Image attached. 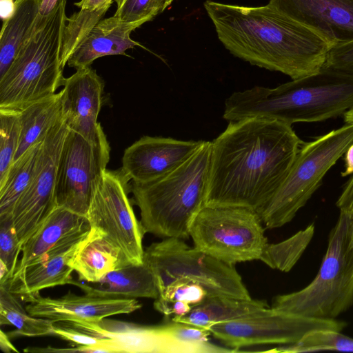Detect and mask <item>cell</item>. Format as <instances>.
<instances>
[{"label":"cell","instance_id":"obj_33","mask_svg":"<svg viewBox=\"0 0 353 353\" xmlns=\"http://www.w3.org/2000/svg\"><path fill=\"white\" fill-rule=\"evenodd\" d=\"M174 0H115L113 16L127 23H143L167 8Z\"/></svg>","mask_w":353,"mask_h":353},{"label":"cell","instance_id":"obj_26","mask_svg":"<svg viewBox=\"0 0 353 353\" xmlns=\"http://www.w3.org/2000/svg\"><path fill=\"white\" fill-rule=\"evenodd\" d=\"M42 142L34 145L15 160L0 183V220L11 219L17 201L30 185L37 166Z\"/></svg>","mask_w":353,"mask_h":353},{"label":"cell","instance_id":"obj_6","mask_svg":"<svg viewBox=\"0 0 353 353\" xmlns=\"http://www.w3.org/2000/svg\"><path fill=\"white\" fill-rule=\"evenodd\" d=\"M353 305V219L340 210L316 276L303 289L278 295L271 307L315 319H336Z\"/></svg>","mask_w":353,"mask_h":353},{"label":"cell","instance_id":"obj_37","mask_svg":"<svg viewBox=\"0 0 353 353\" xmlns=\"http://www.w3.org/2000/svg\"><path fill=\"white\" fill-rule=\"evenodd\" d=\"M336 204L340 210L353 214V176L346 183Z\"/></svg>","mask_w":353,"mask_h":353},{"label":"cell","instance_id":"obj_8","mask_svg":"<svg viewBox=\"0 0 353 353\" xmlns=\"http://www.w3.org/2000/svg\"><path fill=\"white\" fill-rule=\"evenodd\" d=\"M143 262L152 271L159 292L185 278L198 283L208 296L252 299L234 265L188 245L183 239L165 238L144 250Z\"/></svg>","mask_w":353,"mask_h":353},{"label":"cell","instance_id":"obj_42","mask_svg":"<svg viewBox=\"0 0 353 353\" xmlns=\"http://www.w3.org/2000/svg\"><path fill=\"white\" fill-rule=\"evenodd\" d=\"M58 1L59 0H43L40 9V13L42 15L48 14L54 8Z\"/></svg>","mask_w":353,"mask_h":353},{"label":"cell","instance_id":"obj_36","mask_svg":"<svg viewBox=\"0 0 353 353\" xmlns=\"http://www.w3.org/2000/svg\"><path fill=\"white\" fill-rule=\"evenodd\" d=\"M323 68L353 77V41L333 46Z\"/></svg>","mask_w":353,"mask_h":353},{"label":"cell","instance_id":"obj_31","mask_svg":"<svg viewBox=\"0 0 353 353\" xmlns=\"http://www.w3.org/2000/svg\"><path fill=\"white\" fill-rule=\"evenodd\" d=\"M108 8L98 11L80 10L67 17L61 47V65L64 68L70 56L81 45L94 26L101 20Z\"/></svg>","mask_w":353,"mask_h":353},{"label":"cell","instance_id":"obj_4","mask_svg":"<svg viewBox=\"0 0 353 353\" xmlns=\"http://www.w3.org/2000/svg\"><path fill=\"white\" fill-rule=\"evenodd\" d=\"M211 141L201 146L177 168L155 180L131 182L145 233L188 239L190 225L205 206Z\"/></svg>","mask_w":353,"mask_h":353},{"label":"cell","instance_id":"obj_17","mask_svg":"<svg viewBox=\"0 0 353 353\" xmlns=\"http://www.w3.org/2000/svg\"><path fill=\"white\" fill-rule=\"evenodd\" d=\"M268 4L314 30L332 47L353 41V0H270Z\"/></svg>","mask_w":353,"mask_h":353},{"label":"cell","instance_id":"obj_16","mask_svg":"<svg viewBox=\"0 0 353 353\" xmlns=\"http://www.w3.org/2000/svg\"><path fill=\"white\" fill-rule=\"evenodd\" d=\"M26 307L32 316L54 322H98L110 316L129 314L141 307L136 299L95 296L71 292L62 297H43L39 293L26 298Z\"/></svg>","mask_w":353,"mask_h":353},{"label":"cell","instance_id":"obj_21","mask_svg":"<svg viewBox=\"0 0 353 353\" xmlns=\"http://www.w3.org/2000/svg\"><path fill=\"white\" fill-rule=\"evenodd\" d=\"M131 263L123 251L100 230L90 228L78 243L69 264L78 279L97 282L108 272Z\"/></svg>","mask_w":353,"mask_h":353},{"label":"cell","instance_id":"obj_7","mask_svg":"<svg viewBox=\"0 0 353 353\" xmlns=\"http://www.w3.org/2000/svg\"><path fill=\"white\" fill-rule=\"evenodd\" d=\"M352 143L353 123L304 142L285 181L272 198L256 211L265 228H280L290 222Z\"/></svg>","mask_w":353,"mask_h":353},{"label":"cell","instance_id":"obj_1","mask_svg":"<svg viewBox=\"0 0 353 353\" xmlns=\"http://www.w3.org/2000/svg\"><path fill=\"white\" fill-rule=\"evenodd\" d=\"M303 143L291 125L277 119L229 121L211 141L205 205L258 211L285 181Z\"/></svg>","mask_w":353,"mask_h":353},{"label":"cell","instance_id":"obj_19","mask_svg":"<svg viewBox=\"0 0 353 353\" xmlns=\"http://www.w3.org/2000/svg\"><path fill=\"white\" fill-rule=\"evenodd\" d=\"M141 25L127 23L112 16L99 21L69 58L67 64L76 70L90 67L97 59L108 55L129 57L125 51L143 47L130 37Z\"/></svg>","mask_w":353,"mask_h":353},{"label":"cell","instance_id":"obj_5","mask_svg":"<svg viewBox=\"0 0 353 353\" xmlns=\"http://www.w3.org/2000/svg\"><path fill=\"white\" fill-rule=\"evenodd\" d=\"M66 0L42 15L4 75L0 78V108L20 110L57 93L63 85V34Z\"/></svg>","mask_w":353,"mask_h":353},{"label":"cell","instance_id":"obj_43","mask_svg":"<svg viewBox=\"0 0 353 353\" xmlns=\"http://www.w3.org/2000/svg\"><path fill=\"white\" fill-rule=\"evenodd\" d=\"M343 119L345 123H353V108L344 113Z\"/></svg>","mask_w":353,"mask_h":353},{"label":"cell","instance_id":"obj_14","mask_svg":"<svg viewBox=\"0 0 353 353\" xmlns=\"http://www.w3.org/2000/svg\"><path fill=\"white\" fill-rule=\"evenodd\" d=\"M203 141L143 136L125 150L121 169L132 182H149L177 168Z\"/></svg>","mask_w":353,"mask_h":353},{"label":"cell","instance_id":"obj_2","mask_svg":"<svg viewBox=\"0 0 353 353\" xmlns=\"http://www.w3.org/2000/svg\"><path fill=\"white\" fill-rule=\"evenodd\" d=\"M204 8L231 54L292 79L319 72L332 48L316 32L268 4L250 7L207 0Z\"/></svg>","mask_w":353,"mask_h":353},{"label":"cell","instance_id":"obj_41","mask_svg":"<svg viewBox=\"0 0 353 353\" xmlns=\"http://www.w3.org/2000/svg\"><path fill=\"white\" fill-rule=\"evenodd\" d=\"M10 336L2 330H0V348L6 353L19 352L10 340Z\"/></svg>","mask_w":353,"mask_h":353},{"label":"cell","instance_id":"obj_22","mask_svg":"<svg viewBox=\"0 0 353 353\" xmlns=\"http://www.w3.org/2000/svg\"><path fill=\"white\" fill-rule=\"evenodd\" d=\"M87 228L90 225L86 216L57 206L22 243V256L15 272L34 262L61 240Z\"/></svg>","mask_w":353,"mask_h":353},{"label":"cell","instance_id":"obj_13","mask_svg":"<svg viewBox=\"0 0 353 353\" xmlns=\"http://www.w3.org/2000/svg\"><path fill=\"white\" fill-rule=\"evenodd\" d=\"M68 130L63 119L48 133L42 142L33 178L14 207L11 221L21 245L41 226L57 207V169Z\"/></svg>","mask_w":353,"mask_h":353},{"label":"cell","instance_id":"obj_30","mask_svg":"<svg viewBox=\"0 0 353 353\" xmlns=\"http://www.w3.org/2000/svg\"><path fill=\"white\" fill-rule=\"evenodd\" d=\"M327 350L353 352V339L341 331L320 329L307 333L294 343L281 345L265 352L298 353Z\"/></svg>","mask_w":353,"mask_h":353},{"label":"cell","instance_id":"obj_38","mask_svg":"<svg viewBox=\"0 0 353 353\" xmlns=\"http://www.w3.org/2000/svg\"><path fill=\"white\" fill-rule=\"evenodd\" d=\"M115 0H80L74 4L81 10L98 11L109 9Z\"/></svg>","mask_w":353,"mask_h":353},{"label":"cell","instance_id":"obj_35","mask_svg":"<svg viewBox=\"0 0 353 353\" xmlns=\"http://www.w3.org/2000/svg\"><path fill=\"white\" fill-rule=\"evenodd\" d=\"M21 245L15 234L11 219L0 220V263L9 270L12 278L18 265Z\"/></svg>","mask_w":353,"mask_h":353},{"label":"cell","instance_id":"obj_39","mask_svg":"<svg viewBox=\"0 0 353 353\" xmlns=\"http://www.w3.org/2000/svg\"><path fill=\"white\" fill-rule=\"evenodd\" d=\"M14 1L0 0V17L3 21L10 19L14 11Z\"/></svg>","mask_w":353,"mask_h":353},{"label":"cell","instance_id":"obj_27","mask_svg":"<svg viewBox=\"0 0 353 353\" xmlns=\"http://www.w3.org/2000/svg\"><path fill=\"white\" fill-rule=\"evenodd\" d=\"M54 322L31 315L6 285H0V325L15 327L14 335L41 336L54 335Z\"/></svg>","mask_w":353,"mask_h":353},{"label":"cell","instance_id":"obj_45","mask_svg":"<svg viewBox=\"0 0 353 353\" xmlns=\"http://www.w3.org/2000/svg\"><path fill=\"white\" fill-rule=\"evenodd\" d=\"M350 214H351V213H350ZM352 219H353V214H352Z\"/></svg>","mask_w":353,"mask_h":353},{"label":"cell","instance_id":"obj_25","mask_svg":"<svg viewBox=\"0 0 353 353\" xmlns=\"http://www.w3.org/2000/svg\"><path fill=\"white\" fill-rule=\"evenodd\" d=\"M19 112L21 132L14 161L32 146L42 142L50 130L63 119L61 92L35 101Z\"/></svg>","mask_w":353,"mask_h":353},{"label":"cell","instance_id":"obj_3","mask_svg":"<svg viewBox=\"0 0 353 353\" xmlns=\"http://www.w3.org/2000/svg\"><path fill=\"white\" fill-rule=\"evenodd\" d=\"M352 108L353 77L322 68L274 88L254 86L234 92L225 101L223 117L231 121L263 117L292 125L337 117Z\"/></svg>","mask_w":353,"mask_h":353},{"label":"cell","instance_id":"obj_29","mask_svg":"<svg viewBox=\"0 0 353 353\" xmlns=\"http://www.w3.org/2000/svg\"><path fill=\"white\" fill-rule=\"evenodd\" d=\"M162 325L171 341L170 353L236 352L211 343L208 330L173 321Z\"/></svg>","mask_w":353,"mask_h":353},{"label":"cell","instance_id":"obj_34","mask_svg":"<svg viewBox=\"0 0 353 353\" xmlns=\"http://www.w3.org/2000/svg\"><path fill=\"white\" fill-rule=\"evenodd\" d=\"M208 296L205 289L188 279H179L159 293L156 299L168 302L184 301L191 306L200 304Z\"/></svg>","mask_w":353,"mask_h":353},{"label":"cell","instance_id":"obj_28","mask_svg":"<svg viewBox=\"0 0 353 353\" xmlns=\"http://www.w3.org/2000/svg\"><path fill=\"white\" fill-rule=\"evenodd\" d=\"M312 223L291 237L276 243H268L260 260L272 269L289 272L301 258L314 234Z\"/></svg>","mask_w":353,"mask_h":353},{"label":"cell","instance_id":"obj_11","mask_svg":"<svg viewBox=\"0 0 353 353\" xmlns=\"http://www.w3.org/2000/svg\"><path fill=\"white\" fill-rule=\"evenodd\" d=\"M130 180L120 168L105 170L92 196L86 218L110 239L134 264L143 263L141 222L134 214L128 193Z\"/></svg>","mask_w":353,"mask_h":353},{"label":"cell","instance_id":"obj_40","mask_svg":"<svg viewBox=\"0 0 353 353\" xmlns=\"http://www.w3.org/2000/svg\"><path fill=\"white\" fill-rule=\"evenodd\" d=\"M344 154L345 170L341 172L342 176L353 174V143L349 146Z\"/></svg>","mask_w":353,"mask_h":353},{"label":"cell","instance_id":"obj_15","mask_svg":"<svg viewBox=\"0 0 353 353\" xmlns=\"http://www.w3.org/2000/svg\"><path fill=\"white\" fill-rule=\"evenodd\" d=\"M61 92L63 117L69 130L92 143L105 134L97 121L103 103L104 82L95 70L80 68L64 79Z\"/></svg>","mask_w":353,"mask_h":353},{"label":"cell","instance_id":"obj_10","mask_svg":"<svg viewBox=\"0 0 353 353\" xmlns=\"http://www.w3.org/2000/svg\"><path fill=\"white\" fill-rule=\"evenodd\" d=\"M110 157V147L106 137L92 143L68 130L57 169V206L86 216Z\"/></svg>","mask_w":353,"mask_h":353},{"label":"cell","instance_id":"obj_32","mask_svg":"<svg viewBox=\"0 0 353 353\" xmlns=\"http://www.w3.org/2000/svg\"><path fill=\"white\" fill-rule=\"evenodd\" d=\"M20 132L19 110L0 108V183L14 161Z\"/></svg>","mask_w":353,"mask_h":353},{"label":"cell","instance_id":"obj_44","mask_svg":"<svg viewBox=\"0 0 353 353\" xmlns=\"http://www.w3.org/2000/svg\"><path fill=\"white\" fill-rule=\"evenodd\" d=\"M20 1V0H15V1Z\"/></svg>","mask_w":353,"mask_h":353},{"label":"cell","instance_id":"obj_24","mask_svg":"<svg viewBox=\"0 0 353 353\" xmlns=\"http://www.w3.org/2000/svg\"><path fill=\"white\" fill-rule=\"evenodd\" d=\"M42 1H14L13 14L3 22L0 33V78L7 72L41 19Z\"/></svg>","mask_w":353,"mask_h":353},{"label":"cell","instance_id":"obj_18","mask_svg":"<svg viewBox=\"0 0 353 353\" xmlns=\"http://www.w3.org/2000/svg\"><path fill=\"white\" fill-rule=\"evenodd\" d=\"M90 230L84 229L61 240L34 262L16 272L5 285L25 300L43 289L69 284L74 271L70 260L78 243Z\"/></svg>","mask_w":353,"mask_h":353},{"label":"cell","instance_id":"obj_12","mask_svg":"<svg viewBox=\"0 0 353 353\" xmlns=\"http://www.w3.org/2000/svg\"><path fill=\"white\" fill-rule=\"evenodd\" d=\"M346 326L342 321L304 317L270 307L246 317L214 324L209 330L226 346L239 352L243 347L292 344L313 330L341 332Z\"/></svg>","mask_w":353,"mask_h":353},{"label":"cell","instance_id":"obj_9","mask_svg":"<svg viewBox=\"0 0 353 353\" xmlns=\"http://www.w3.org/2000/svg\"><path fill=\"white\" fill-rule=\"evenodd\" d=\"M256 210L242 206L205 205L194 219V247L230 265L260 260L268 243Z\"/></svg>","mask_w":353,"mask_h":353},{"label":"cell","instance_id":"obj_20","mask_svg":"<svg viewBox=\"0 0 353 353\" xmlns=\"http://www.w3.org/2000/svg\"><path fill=\"white\" fill-rule=\"evenodd\" d=\"M69 284L79 287L85 294L113 298H149L156 299L159 292L154 275L145 263H129L111 271L97 282L72 279Z\"/></svg>","mask_w":353,"mask_h":353},{"label":"cell","instance_id":"obj_23","mask_svg":"<svg viewBox=\"0 0 353 353\" xmlns=\"http://www.w3.org/2000/svg\"><path fill=\"white\" fill-rule=\"evenodd\" d=\"M268 307V304L261 300L207 296L200 304L192 306L189 313L174 316L172 321L209 330L214 324L246 317Z\"/></svg>","mask_w":353,"mask_h":353}]
</instances>
